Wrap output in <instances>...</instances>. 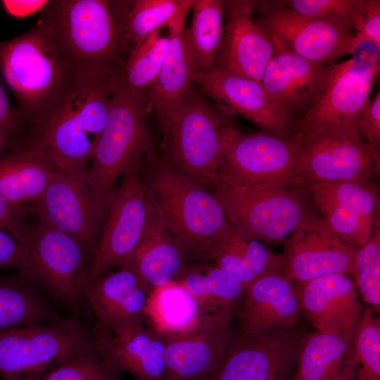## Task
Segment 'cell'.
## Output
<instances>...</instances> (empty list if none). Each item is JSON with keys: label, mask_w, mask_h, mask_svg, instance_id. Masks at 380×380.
<instances>
[{"label": "cell", "mask_w": 380, "mask_h": 380, "mask_svg": "<svg viewBox=\"0 0 380 380\" xmlns=\"http://www.w3.org/2000/svg\"><path fill=\"white\" fill-rule=\"evenodd\" d=\"M131 1L56 0L42 10L40 24L84 75L120 87L129 50L124 26Z\"/></svg>", "instance_id": "cell-1"}, {"label": "cell", "mask_w": 380, "mask_h": 380, "mask_svg": "<svg viewBox=\"0 0 380 380\" xmlns=\"http://www.w3.org/2000/svg\"><path fill=\"white\" fill-rule=\"evenodd\" d=\"M139 177L165 228L189 261L204 260L216 237L229 224L213 193L177 169L153 145L144 155Z\"/></svg>", "instance_id": "cell-2"}, {"label": "cell", "mask_w": 380, "mask_h": 380, "mask_svg": "<svg viewBox=\"0 0 380 380\" xmlns=\"http://www.w3.org/2000/svg\"><path fill=\"white\" fill-rule=\"evenodd\" d=\"M118 90L110 80L81 75L20 145L44 157L58 172H84L105 127L109 99Z\"/></svg>", "instance_id": "cell-3"}, {"label": "cell", "mask_w": 380, "mask_h": 380, "mask_svg": "<svg viewBox=\"0 0 380 380\" xmlns=\"http://www.w3.org/2000/svg\"><path fill=\"white\" fill-rule=\"evenodd\" d=\"M0 70L29 129L49 117L84 75L37 23L20 36L0 41Z\"/></svg>", "instance_id": "cell-4"}, {"label": "cell", "mask_w": 380, "mask_h": 380, "mask_svg": "<svg viewBox=\"0 0 380 380\" xmlns=\"http://www.w3.org/2000/svg\"><path fill=\"white\" fill-rule=\"evenodd\" d=\"M110 331L68 316L0 329V379L42 380L82 351L98 347Z\"/></svg>", "instance_id": "cell-5"}, {"label": "cell", "mask_w": 380, "mask_h": 380, "mask_svg": "<svg viewBox=\"0 0 380 380\" xmlns=\"http://www.w3.org/2000/svg\"><path fill=\"white\" fill-rule=\"evenodd\" d=\"M151 110L145 91L123 87L109 99L105 127L82 172L102 222L125 170L153 145L146 123Z\"/></svg>", "instance_id": "cell-6"}, {"label": "cell", "mask_w": 380, "mask_h": 380, "mask_svg": "<svg viewBox=\"0 0 380 380\" xmlns=\"http://www.w3.org/2000/svg\"><path fill=\"white\" fill-rule=\"evenodd\" d=\"M37 217L18 239L26 251L23 272L68 317L83 322L91 258L75 239Z\"/></svg>", "instance_id": "cell-7"}, {"label": "cell", "mask_w": 380, "mask_h": 380, "mask_svg": "<svg viewBox=\"0 0 380 380\" xmlns=\"http://www.w3.org/2000/svg\"><path fill=\"white\" fill-rule=\"evenodd\" d=\"M227 115L191 85L175 111L160 120L161 155L209 191L217 180Z\"/></svg>", "instance_id": "cell-8"}, {"label": "cell", "mask_w": 380, "mask_h": 380, "mask_svg": "<svg viewBox=\"0 0 380 380\" xmlns=\"http://www.w3.org/2000/svg\"><path fill=\"white\" fill-rule=\"evenodd\" d=\"M302 153L300 141L293 137L262 130L246 134L229 125L223 132L217 180L254 188L305 186Z\"/></svg>", "instance_id": "cell-9"}, {"label": "cell", "mask_w": 380, "mask_h": 380, "mask_svg": "<svg viewBox=\"0 0 380 380\" xmlns=\"http://www.w3.org/2000/svg\"><path fill=\"white\" fill-rule=\"evenodd\" d=\"M210 191L239 233L269 244L283 242L317 210L305 185L254 188L217 180Z\"/></svg>", "instance_id": "cell-10"}, {"label": "cell", "mask_w": 380, "mask_h": 380, "mask_svg": "<svg viewBox=\"0 0 380 380\" xmlns=\"http://www.w3.org/2000/svg\"><path fill=\"white\" fill-rule=\"evenodd\" d=\"M146 152L125 170L110 198L100 239L91 260V283L110 268L122 267L143 238L164 227L139 177Z\"/></svg>", "instance_id": "cell-11"}, {"label": "cell", "mask_w": 380, "mask_h": 380, "mask_svg": "<svg viewBox=\"0 0 380 380\" xmlns=\"http://www.w3.org/2000/svg\"><path fill=\"white\" fill-rule=\"evenodd\" d=\"M296 140L303 147L304 183L366 182L379 174V151L363 141L353 127L319 129Z\"/></svg>", "instance_id": "cell-12"}, {"label": "cell", "mask_w": 380, "mask_h": 380, "mask_svg": "<svg viewBox=\"0 0 380 380\" xmlns=\"http://www.w3.org/2000/svg\"><path fill=\"white\" fill-rule=\"evenodd\" d=\"M253 13L272 40L309 61L331 63L353 51L351 32L302 15L281 1H254Z\"/></svg>", "instance_id": "cell-13"}, {"label": "cell", "mask_w": 380, "mask_h": 380, "mask_svg": "<svg viewBox=\"0 0 380 380\" xmlns=\"http://www.w3.org/2000/svg\"><path fill=\"white\" fill-rule=\"evenodd\" d=\"M303 338L293 329L232 337L217 367L205 380L285 379Z\"/></svg>", "instance_id": "cell-14"}, {"label": "cell", "mask_w": 380, "mask_h": 380, "mask_svg": "<svg viewBox=\"0 0 380 380\" xmlns=\"http://www.w3.org/2000/svg\"><path fill=\"white\" fill-rule=\"evenodd\" d=\"M281 274L300 284L329 274H353L358 248L336 236L316 210L283 241Z\"/></svg>", "instance_id": "cell-15"}, {"label": "cell", "mask_w": 380, "mask_h": 380, "mask_svg": "<svg viewBox=\"0 0 380 380\" xmlns=\"http://www.w3.org/2000/svg\"><path fill=\"white\" fill-rule=\"evenodd\" d=\"M380 64L369 65L355 59L333 63L330 77L310 110L297 122L293 138L335 126L353 127L370 99Z\"/></svg>", "instance_id": "cell-16"}, {"label": "cell", "mask_w": 380, "mask_h": 380, "mask_svg": "<svg viewBox=\"0 0 380 380\" xmlns=\"http://www.w3.org/2000/svg\"><path fill=\"white\" fill-rule=\"evenodd\" d=\"M32 206L39 218L75 239L92 257L103 222L82 172H56L42 196Z\"/></svg>", "instance_id": "cell-17"}, {"label": "cell", "mask_w": 380, "mask_h": 380, "mask_svg": "<svg viewBox=\"0 0 380 380\" xmlns=\"http://www.w3.org/2000/svg\"><path fill=\"white\" fill-rule=\"evenodd\" d=\"M194 82L227 114L239 115L262 131L293 138L296 121L272 99L261 82L214 69L196 74Z\"/></svg>", "instance_id": "cell-18"}, {"label": "cell", "mask_w": 380, "mask_h": 380, "mask_svg": "<svg viewBox=\"0 0 380 380\" xmlns=\"http://www.w3.org/2000/svg\"><path fill=\"white\" fill-rule=\"evenodd\" d=\"M254 1H224V35L212 69L260 82L274 50L267 32L253 20Z\"/></svg>", "instance_id": "cell-19"}, {"label": "cell", "mask_w": 380, "mask_h": 380, "mask_svg": "<svg viewBox=\"0 0 380 380\" xmlns=\"http://www.w3.org/2000/svg\"><path fill=\"white\" fill-rule=\"evenodd\" d=\"M272 41L274 50L260 82L272 99L298 122L322 91L334 63L321 64L309 61Z\"/></svg>", "instance_id": "cell-20"}, {"label": "cell", "mask_w": 380, "mask_h": 380, "mask_svg": "<svg viewBox=\"0 0 380 380\" xmlns=\"http://www.w3.org/2000/svg\"><path fill=\"white\" fill-rule=\"evenodd\" d=\"M296 285L300 310L317 332L351 342L365 309L348 276L329 274Z\"/></svg>", "instance_id": "cell-21"}, {"label": "cell", "mask_w": 380, "mask_h": 380, "mask_svg": "<svg viewBox=\"0 0 380 380\" xmlns=\"http://www.w3.org/2000/svg\"><path fill=\"white\" fill-rule=\"evenodd\" d=\"M300 304L296 284L281 273L264 276L246 289L234 317L240 334L257 336L293 329L299 319Z\"/></svg>", "instance_id": "cell-22"}, {"label": "cell", "mask_w": 380, "mask_h": 380, "mask_svg": "<svg viewBox=\"0 0 380 380\" xmlns=\"http://www.w3.org/2000/svg\"><path fill=\"white\" fill-rule=\"evenodd\" d=\"M229 324L208 319L186 332L163 335V380H205L217 367L232 338Z\"/></svg>", "instance_id": "cell-23"}, {"label": "cell", "mask_w": 380, "mask_h": 380, "mask_svg": "<svg viewBox=\"0 0 380 380\" xmlns=\"http://www.w3.org/2000/svg\"><path fill=\"white\" fill-rule=\"evenodd\" d=\"M153 289L128 265L106 272L89 286L87 298L96 324L111 331L146 322V310Z\"/></svg>", "instance_id": "cell-24"}, {"label": "cell", "mask_w": 380, "mask_h": 380, "mask_svg": "<svg viewBox=\"0 0 380 380\" xmlns=\"http://www.w3.org/2000/svg\"><path fill=\"white\" fill-rule=\"evenodd\" d=\"M165 337L146 322L111 330L97 347L101 357L136 380H163Z\"/></svg>", "instance_id": "cell-25"}, {"label": "cell", "mask_w": 380, "mask_h": 380, "mask_svg": "<svg viewBox=\"0 0 380 380\" xmlns=\"http://www.w3.org/2000/svg\"><path fill=\"white\" fill-rule=\"evenodd\" d=\"M204 259L211 260L246 288L264 276L281 273L282 270L281 255L263 243L241 235L230 224L214 240Z\"/></svg>", "instance_id": "cell-26"}, {"label": "cell", "mask_w": 380, "mask_h": 380, "mask_svg": "<svg viewBox=\"0 0 380 380\" xmlns=\"http://www.w3.org/2000/svg\"><path fill=\"white\" fill-rule=\"evenodd\" d=\"M175 281L192 296L205 318L228 322L234 317L246 289L233 276L205 262L187 263Z\"/></svg>", "instance_id": "cell-27"}, {"label": "cell", "mask_w": 380, "mask_h": 380, "mask_svg": "<svg viewBox=\"0 0 380 380\" xmlns=\"http://www.w3.org/2000/svg\"><path fill=\"white\" fill-rule=\"evenodd\" d=\"M184 23L168 28L167 44L160 71L145 90L147 99L162 120L168 117L189 91L196 74L186 44Z\"/></svg>", "instance_id": "cell-28"}, {"label": "cell", "mask_w": 380, "mask_h": 380, "mask_svg": "<svg viewBox=\"0 0 380 380\" xmlns=\"http://www.w3.org/2000/svg\"><path fill=\"white\" fill-rule=\"evenodd\" d=\"M63 317L26 273L0 276V329L39 325Z\"/></svg>", "instance_id": "cell-29"}, {"label": "cell", "mask_w": 380, "mask_h": 380, "mask_svg": "<svg viewBox=\"0 0 380 380\" xmlns=\"http://www.w3.org/2000/svg\"><path fill=\"white\" fill-rule=\"evenodd\" d=\"M57 170L42 156L20 145L0 157V195L9 201L32 205Z\"/></svg>", "instance_id": "cell-30"}, {"label": "cell", "mask_w": 380, "mask_h": 380, "mask_svg": "<svg viewBox=\"0 0 380 380\" xmlns=\"http://www.w3.org/2000/svg\"><path fill=\"white\" fill-rule=\"evenodd\" d=\"M294 380H356L351 342L316 332L303 339Z\"/></svg>", "instance_id": "cell-31"}, {"label": "cell", "mask_w": 380, "mask_h": 380, "mask_svg": "<svg viewBox=\"0 0 380 380\" xmlns=\"http://www.w3.org/2000/svg\"><path fill=\"white\" fill-rule=\"evenodd\" d=\"M189 262L182 245L161 227L142 239L123 265L132 267L154 289L175 281Z\"/></svg>", "instance_id": "cell-32"}, {"label": "cell", "mask_w": 380, "mask_h": 380, "mask_svg": "<svg viewBox=\"0 0 380 380\" xmlns=\"http://www.w3.org/2000/svg\"><path fill=\"white\" fill-rule=\"evenodd\" d=\"M210 319L203 316L195 299L176 281L154 288L146 310V322L163 335L186 332Z\"/></svg>", "instance_id": "cell-33"}, {"label": "cell", "mask_w": 380, "mask_h": 380, "mask_svg": "<svg viewBox=\"0 0 380 380\" xmlns=\"http://www.w3.org/2000/svg\"><path fill=\"white\" fill-rule=\"evenodd\" d=\"M191 26L184 27L186 46L196 74L210 71L224 35V1L192 0Z\"/></svg>", "instance_id": "cell-34"}, {"label": "cell", "mask_w": 380, "mask_h": 380, "mask_svg": "<svg viewBox=\"0 0 380 380\" xmlns=\"http://www.w3.org/2000/svg\"><path fill=\"white\" fill-rule=\"evenodd\" d=\"M191 6L192 0L131 1L124 26L129 50L156 30L185 23Z\"/></svg>", "instance_id": "cell-35"}, {"label": "cell", "mask_w": 380, "mask_h": 380, "mask_svg": "<svg viewBox=\"0 0 380 380\" xmlns=\"http://www.w3.org/2000/svg\"><path fill=\"white\" fill-rule=\"evenodd\" d=\"M304 184L311 194L314 205L331 203L372 221L379 219V194L372 180L324 183L307 181Z\"/></svg>", "instance_id": "cell-36"}, {"label": "cell", "mask_w": 380, "mask_h": 380, "mask_svg": "<svg viewBox=\"0 0 380 380\" xmlns=\"http://www.w3.org/2000/svg\"><path fill=\"white\" fill-rule=\"evenodd\" d=\"M167 35L160 30L134 46L128 53L120 76V87L145 91L156 78L163 61Z\"/></svg>", "instance_id": "cell-37"}, {"label": "cell", "mask_w": 380, "mask_h": 380, "mask_svg": "<svg viewBox=\"0 0 380 380\" xmlns=\"http://www.w3.org/2000/svg\"><path fill=\"white\" fill-rule=\"evenodd\" d=\"M351 347L357 366L356 380H380V321L372 308L364 310Z\"/></svg>", "instance_id": "cell-38"}, {"label": "cell", "mask_w": 380, "mask_h": 380, "mask_svg": "<svg viewBox=\"0 0 380 380\" xmlns=\"http://www.w3.org/2000/svg\"><path fill=\"white\" fill-rule=\"evenodd\" d=\"M355 286L362 299L376 311L380 308V224H374L367 243L358 248L353 265Z\"/></svg>", "instance_id": "cell-39"}, {"label": "cell", "mask_w": 380, "mask_h": 380, "mask_svg": "<svg viewBox=\"0 0 380 380\" xmlns=\"http://www.w3.org/2000/svg\"><path fill=\"white\" fill-rule=\"evenodd\" d=\"M296 13L350 31L357 29L360 0H284Z\"/></svg>", "instance_id": "cell-40"}, {"label": "cell", "mask_w": 380, "mask_h": 380, "mask_svg": "<svg viewBox=\"0 0 380 380\" xmlns=\"http://www.w3.org/2000/svg\"><path fill=\"white\" fill-rule=\"evenodd\" d=\"M315 206L330 231L343 242L355 248L365 246L369 240L376 221L364 218L344 208L331 203Z\"/></svg>", "instance_id": "cell-41"}, {"label": "cell", "mask_w": 380, "mask_h": 380, "mask_svg": "<svg viewBox=\"0 0 380 380\" xmlns=\"http://www.w3.org/2000/svg\"><path fill=\"white\" fill-rule=\"evenodd\" d=\"M42 380H123L121 373L100 355L97 347L87 348L63 363Z\"/></svg>", "instance_id": "cell-42"}, {"label": "cell", "mask_w": 380, "mask_h": 380, "mask_svg": "<svg viewBox=\"0 0 380 380\" xmlns=\"http://www.w3.org/2000/svg\"><path fill=\"white\" fill-rule=\"evenodd\" d=\"M28 120L24 114L12 106L0 82V133L13 144H21L27 135Z\"/></svg>", "instance_id": "cell-43"}, {"label": "cell", "mask_w": 380, "mask_h": 380, "mask_svg": "<svg viewBox=\"0 0 380 380\" xmlns=\"http://www.w3.org/2000/svg\"><path fill=\"white\" fill-rule=\"evenodd\" d=\"M358 136L372 148L380 147V92L370 99L359 113L355 122Z\"/></svg>", "instance_id": "cell-44"}, {"label": "cell", "mask_w": 380, "mask_h": 380, "mask_svg": "<svg viewBox=\"0 0 380 380\" xmlns=\"http://www.w3.org/2000/svg\"><path fill=\"white\" fill-rule=\"evenodd\" d=\"M34 213L32 205L12 203L0 195V229L11 233L17 240L25 226V219Z\"/></svg>", "instance_id": "cell-45"}, {"label": "cell", "mask_w": 380, "mask_h": 380, "mask_svg": "<svg viewBox=\"0 0 380 380\" xmlns=\"http://www.w3.org/2000/svg\"><path fill=\"white\" fill-rule=\"evenodd\" d=\"M27 266L24 246L11 233L0 229V269L24 272Z\"/></svg>", "instance_id": "cell-46"}, {"label": "cell", "mask_w": 380, "mask_h": 380, "mask_svg": "<svg viewBox=\"0 0 380 380\" xmlns=\"http://www.w3.org/2000/svg\"><path fill=\"white\" fill-rule=\"evenodd\" d=\"M357 32L380 46L379 0H360Z\"/></svg>", "instance_id": "cell-47"}, {"label": "cell", "mask_w": 380, "mask_h": 380, "mask_svg": "<svg viewBox=\"0 0 380 380\" xmlns=\"http://www.w3.org/2000/svg\"><path fill=\"white\" fill-rule=\"evenodd\" d=\"M49 1H13L4 0L1 4L9 14L15 17H25L39 10H43Z\"/></svg>", "instance_id": "cell-48"}, {"label": "cell", "mask_w": 380, "mask_h": 380, "mask_svg": "<svg viewBox=\"0 0 380 380\" xmlns=\"http://www.w3.org/2000/svg\"><path fill=\"white\" fill-rule=\"evenodd\" d=\"M13 147V144L0 133V157L7 153Z\"/></svg>", "instance_id": "cell-49"}, {"label": "cell", "mask_w": 380, "mask_h": 380, "mask_svg": "<svg viewBox=\"0 0 380 380\" xmlns=\"http://www.w3.org/2000/svg\"><path fill=\"white\" fill-rule=\"evenodd\" d=\"M279 380H286V379H279Z\"/></svg>", "instance_id": "cell-50"}]
</instances>
